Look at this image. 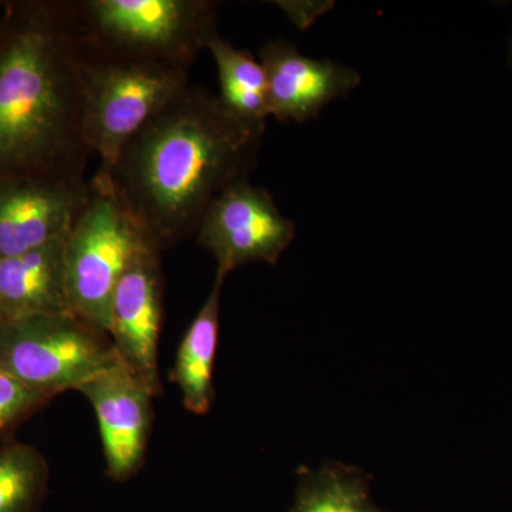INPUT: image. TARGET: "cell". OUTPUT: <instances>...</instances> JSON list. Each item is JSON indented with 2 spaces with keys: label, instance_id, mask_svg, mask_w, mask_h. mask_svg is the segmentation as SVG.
I'll use <instances>...</instances> for the list:
<instances>
[{
  "label": "cell",
  "instance_id": "18",
  "mask_svg": "<svg viewBox=\"0 0 512 512\" xmlns=\"http://www.w3.org/2000/svg\"><path fill=\"white\" fill-rule=\"evenodd\" d=\"M282 12L286 13L289 19L302 30L309 28V25L318 18L320 8L318 3L308 2H274Z\"/></svg>",
  "mask_w": 512,
  "mask_h": 512
},
{
  "label": "cell",
  "instance_id": "16",
  "mask_svg": "<svg viewBox=\"0 0 512 512\" xmlns=\"http://www.w3.org/2000/svg\"><path fill=\"white\" fill-rule=\"evenodd\" d=\"M49 478V464L32 444L0 446V512L42 511Z\"/></svg>",
  "mask_w": 512,
  "mask_h": 512
},
{
  "label": "cell",
  "instance_id": "14",
  "mask_svg": "<svg viewBox=\"0 0 512 512\" xmlns=\"http://www.w3.org/2000/svg\"><path fill=\"white\" fill-rule=\"evenodd\" d=\"M207 50L217 64L222 106L244 123L266 126L268 84L261 62L247 50L231 45L220 33L212 37Z\"/></svg>",
  "mask_w": 512,
  "mask_h": 512
},
{
  "label": "cell",
  "instance_id": "15",
  "mask_svg": "<svg viewBox=\"0 0 512 512\" xmlns=\"http://www.w3.org/2000/svg\"><path fill=\"white\" fill-rule=\"evenodd\" d=\"M365 471L328 461L320 470L301 468L289 512H389L373 501Z\"/></svg>",
  "mask_w": 512,
  "mask_h": 512
},
{
  "label": "cell",
  "instance_id": "10",
  "mask_svg": "<svg viewBox=\"0 0 512 512\" xmlns=\"http://www.w3.org/2000/svg\"><path fill=\"white\" fill-rule=\"evenodd\" d=\"M89 181L0 180V259L64 237L89 200Z\"/></svg>",
  "mask_w": 512,
  "mask_h": 512
},
{
  "label": "cell",
  "instance_id": "3",
  "mask_svg": "<svg viewBox=\"0 0 512 512\" xmlns=\"http://www.w3.org/2000/svg\"><path fill=\"white\" fill-rule=\"evenodd\" d=\"M84 45L96 55L188 67L218 35L214 0H76Z\"/></svg>",
  "mask_w": 512,
  "mask_h": 512
},
{
  "label": "cell",
  "instance_id": "12",
  "mask_svg": "<svg viewBox=\"0 0 512 512\" xmlns=\"http://www.w3.org/2000/svg\"><path fill=\"white\" fill-rule=\"evenodd\" d=\"M66 235L26 254L0 259L3 319L72 313L64 275Z\"/></svg>",
  "mask_w": 512,
  "mask_h": 512
},
{
  "label": "cell",
  "instance_id": "11",
  "mask_svg": "<svg viewBox=\"0 0 512 512\" xmlns=\"http://www.w3.org/2000/svg\"><path fill=\"white\" fill-rule=\"evenodd\" d=\"M268 84L269 117L281 123H305L333 100L348 96L362 83L352 67L302 55L288 40L268 42L259 52Z\"/></svg>",
  "mask_w": 512,
  "mask_h": 512
},
{
  "label": "cell",
  "instance_id": "8",
  "mask_svg": "<svg viewBox=\"0 0 512 512\" xmlns=\"http://www.w3.org/2000/svg\"><path fill=\"white\" fill-rule=\"evenodd\" d=\"M161 254L143 238L121 276L113 302L109 338L117 356L160 396V336L164 315Z\"/></svg>",
  "mask_w": 512,
  "mask_h": 512
},
{
  "label": "cell",
  "instance_id": "5",
  "mask_svg": "<svg viewBox=\"0 0 512 512\" xmlns=\"http://www.w3.org/2000/svg\"><path fill=\"white\" fill-rule=\"evenodd\" d=\"M89 185V200L64 241L67 301L73 315L109 335L114 292L144 237L110 178L94 174Z\"/></svg>",
  "mask_w": 512,
  "mask_h": 512
},
{
  "label": "cell",
  "instance_id": "19",
  "mask_svg": "<svg viewBox=\"0 0 512 512\" xmlns=\"http://www.w3.org/2000/svg\"><path fill=\"white\" fill-rule=\"evenodd\" d=\"M508 66L512 70V33L510 37V45H508Z\"/></svg>",
  "mask_w": 512,
  "mask_h": 512
},
{
  "label": "cell",
  "instance_id": "6",
  "mask_svg": "<svg viewBox=\"0 0 512 512\" xmlns=\"http://www.w3.org/2000/svg\"><path fill=\"white\" fill-rule=\"evenodd\" d=\"M119 359L109 335L73 313L0 323V369L50 397L79 390Z\"/></svg>",
  "mask_w": 512,
  "mask_h": 512
},
{
  "label": "cell",
  "instance_id": "20",
  "mask_svg": "<svg viewBox=\"0 0 512 512\" xmlns=\"http://www.w3.org/2000/svg\"><path fill=\"white\" fill-rule=\"evenodd\" d=\"M3 320H5V319H3V315H2V313H0V323H2Z\"/></svg>",
  "mask_w": 512,
  "mask_h": 512
},
{
  "label": "cell",
  "instance_id": "1",
  "mask_svg": "<svg viewBox=\"0 0 512 512\" xmlns=\"http://www.w3.org/2000/svg\"><path fill=\"white\" fill-rule=\"evenodd\" d=\"M265 127L190 86L128 141L107 178L138 231L164 252L195 235L225 188L248 180Z\"/></svg>",
  "mask_w": 512,
  "mask_h": 512
},
{
  "label": "cell",
  "instance_id": "9",
  "mask_svg": "<svg viewBox=\"0 0 512 512\" xmlns=\"http://www.w3.org/2000/svg\"><path fill=\"white\" fill-rule=\"evenodd\" d=\"M77 392L96 413L107 476L116 483L137 476L146 461L156 394L120 359Z\"/></svg>",
  "mask_w": 512,
  "mask_h": 512
},
{
  "label": "cell",
  "instance_id": "4",
  "mask_svg": "<svg viewBox=\"0 0 512 512\" xmlns=\"http://www.w3.org/2000/svg\"><path fill=\"white\" fill-rule=\"evenodd\" d=\"M80 77L84 140L99 156L96 174L103 177L128 141L190 87L184 67L96 55L87 47Z\"/></svg>",
  "mask_w": 512,
  "mask_h": 512
},
{
  "label": "cell",
  "instance_id": "7",
  "mask_svg": "<svg viewBox=\"0 0 512 512\" xmlns=\"http://www.w3.org/2000/svg\"><path fill=\"white\" fill-rule=\"evenodd\" d=\"M296 228L264 187L248 180L225 188L208 205L195 237L217 262V276L255 262L276 265L295 239Z\"/></svg>",
  "mask_w": 512,
  "mask_h": 512
},
{
  "label": "cell",
  "instance_id": "2",
  "mask_svg": "<svg viewBox=\"0 0 512 512\" xmlns=\"http://www.w3.org/2000/svg\"><path fill=\"white\" fill-rule=\"evenodd\" d=\"M82 35L72 2L10 6L0 22V180L86 181Z\"/></svg>",
  "mask_w": 512,
  "mask_h": 512
},
{
  "label": "cell",
  "instance_id": "17",
  "mask_svg": "<svg viewBox=\"0 0 512 512\" xmlns=\"http://www.w3.org/2000/svg\"><path fill=\"white\" fill-rule=\"evenodd\" d=\"M52 399L0 369V437L15 430Z\"/></svg>",
  "mask_w": 512,
  "mask_h": 512
},
{
  "label": "cell",
  "instance_id": "13",
  "mask_svg": "<svg viewBox=\"0 0 512 512\" xmlns=\"http://www.w3.org/2000/svg\"><path fill=\"white\" fill-rule=\"evenodd\" d=\"M225 278L215 275L210 295L192 319L178 346L171 382L177 384L185 409L197 416L210 412L215 399L214 366L220 338L221 291Z\"/></svg>",
  "mask_w": 512,
  "mask_h": 512
}]
</instances>
